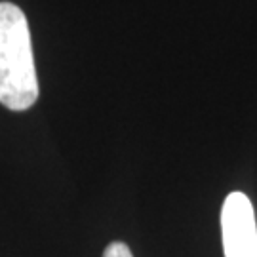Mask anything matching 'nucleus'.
I'll return each mask as SVG.
<instances>
[{
	"instance_id": "f257e3e1",
	"label": "nucleus",
	"mask_w": 257,
	"mask_h": 257,
	"mask_svg": "<svg viewBox=\"0 0 257 257\" xmlns=\"http://www.w3.org/2000/svg\"><path fill=\"white\" fill-rule=\"evenodd\" d=\"M38 93L27 18L16 4L0 2V103L10 110H27Z\"/></svg>"
},
{
	"instance_id": "f03ea898",
	"label": "nucleus",
	"mask_w": 257,
	"mask_h": 257,
	"mask_svg": "<svg viewBox=\"0 0 257 257\" xmlns=\"http://www.w3.org/2000/svg\"><path fill=\"white\" fill-rule=\"evenodd\" d=\"M221 234L225 257H257V225L251 200L230 193L221 208Z\"/></svg>"
},
{
	"instance_id": "7ed1b4c3",
	"label": "nucleus",
	"mask_w": 257,
	"mask_h": 257,
	"mask_svg": "<svg viewBox=\"0 0 257 257\" xmlns=\"http://www.w3.org/2000/svg\"><path fill=\"white\" fill-rule=\"evenodd\" d=\"M103 257H134L130 248L124 244V242H112L109 244L105 251H103Z\"/></svg>"
}]
</instances>
